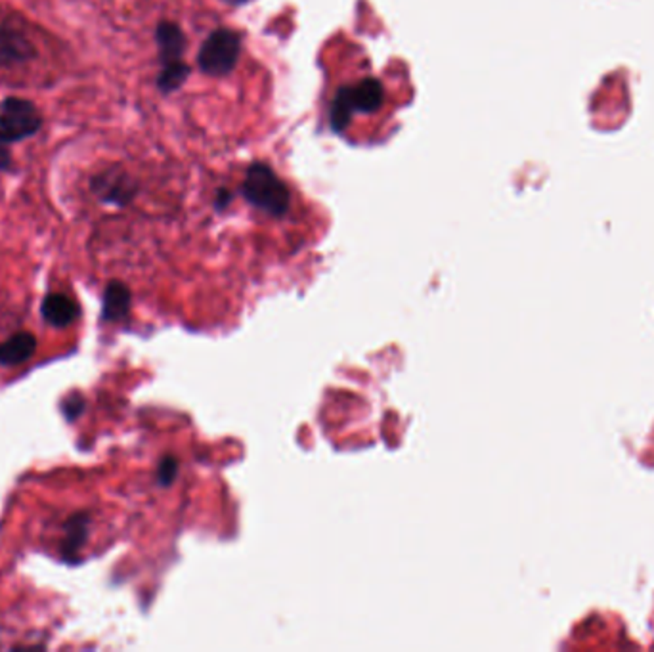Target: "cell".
I'll return each instance as SVG.
<instances>
[{
    "label": "cell",
    "instance_id": "277c9868",
    "mask_svg": "<svg viewBox=\"0 0 654 652\" xmlns=\"http://www.w3.org/2000/svg\"><path fill=\"white\" fill-rule=\"evenodd\" d=\"M39 58V47L12 20H0V67L27 66Z\"/></svg>",
    "mask_w": 654,
    "mask_h": 652
},
{
    "label": "cell",
    "instance_id": "9c48e42d",
    "mask_svg": "<svg viewBox=\"0 0 654 652\" xmlns=\"http://www.w3.org/2000/svg\"><path fill=\"white\" fill-rule=\"evenodd\" d=\"M85 407H86V400L81 392H71L69 397H66L62 402V412L69 421L79 419L85 414Z\"/></svg>",
    "mask_w": 654,
    "mask_h": 652
},
{
    "label": "cell",
    "instance_id": "7a4b0ae2",
    "mask_svg": "<svg viewBox=\"0 0 654 652\" xmlns=\"http://www.w3.org/2000/svg\"><path fill=\"white\" fill-rule=\"evenodd\" d=\"M88 190L100 203L121 209L130 205L139 195V182L125 166L113 163L90 176Z\"/></svg>",
    "mask_w": 654,
    "mask_h": 652
},
{
    "label": "cell",
    "instance_id": "8992f818",
    "mask_svg": "<svg viewBox=\"0 0 654 652\" xmlns=\"http://www.w3.org/2000/svg\"><path fill=\"white\" fill-rule=\"evenodd\" d=\"M37 353V337L29 331H20L16 335L0 343V366H20L31 360Z\"/></svg>",
    "mask_w": 654,
    "mask_h": 652
},
{
    "label": "cell",
    "instance_id": "ba28073f",
    "mask_svg": "<svg viewBox=\"0 0 654 652\" xmlns=\"http://www.w3.org/2000/svg\"><path fill=\"white\" fill-rule=\"evenodd\" d=\"M130 308V291L125 283L112 281L103 293V320L117 322L125 317Z\"/></svg>",
    "mask_w": 654,
    "mask_h": 652
},
{
    "label": "cell",
    "instance_id": "5b68a950",
    "mask_svg": "<svg viewBox=\"0 0 654 652\" xmlns=\"http://www.w3.org/2000/svg\"><path fill=\"white\" fill-rule=\"evenodd\" d=\"M40 314L54 327H67L79 316V305L71 297L62 293H50L44 297Z\"/></svg>",
    "mask_w": 654,
    "mask_h": 652
},
{
    "label": "cell",
    "instance_id": "30bf717a",
    "mask_svg": "<svg viewBox=\"0 0 654 652\" xmlns=\"http://www.w3.org/2000/svg\"><path fill=\"white\" fill-rule=\"evenodd\" d=\"M16 169V163H13V156H12V147L0 142V173H13Z\"/></svg>",
    "mask_w": 654,
    "mask_h": 652
},
{
    "label": "cell",
    "instance_id": "52a82bcc",
    "mask_svg": "<svg viewBox=\"0 0 654 652\" xmlns=\"http://www.w3.org/2000/svg\"><path fill=\"white\" fill-rule=\"evenodd\" d=\"M88 524L90 517L86 513H77L66 522L64 526V541H62V557L66 560L79 558L81 549L85 548L88 538Z\"/></svg>",
    "mask_w": 654,
    "mask_h": 652
},
{
    "label": "cell",
    "instance_id": "6da1fadb",
    "mask_svg": "<svg viewBox=\"0 0 654 652\" xmlns=\"http://www.w3.org/2000/svg\"><path fill=\"white\" fill-rule=\"evenodd\" d=\"M44 127V115L39 105L22 96L0 100V142L16 146L37 136Z\"/></svg>",
    "mask_w": 654,
    "mask_h": 652
},
{
    "label": "cell",
    "instance_id": "3957f363",
    "mask_svg": "<svg viewBox=\"0 0 654 652\" xmlns=\"http://www.w3.org/2000/svg\"><path fill=\"white\" fill-rule=\"evenodd\" d=\"M383 98V88L377 81L366 79L343 90L333 103V125H345L354 115L375 110Z\"/></svg>",
    "mask_w": 654,
    "mask_h": 652
}]
</instances>
